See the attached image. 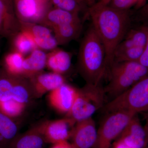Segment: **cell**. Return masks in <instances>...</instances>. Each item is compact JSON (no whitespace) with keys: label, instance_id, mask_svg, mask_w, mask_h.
<instances>
[{"label":"cell","instance_id":"1","mask_svg":"<svg viewBox=\"0 0 148 148\" xmlns=\"http://www.w3.org/2000/svg\"><path fill=\"white\" fill-rule=\"evenodd\" d=\"M87 13L105 47L108 70L113 62L116 49L130 28L131 12L114 8L106 0H99L89 7Z\"/></svg>","mask_w":148,"mask_h":148},{"label":"cell","instance_id":"2","mask_svg":"<svg viewBox=\"0 0 148 148\" xmlns=\"http://www.w3.org/2000/svg\"><path fill=\"white\" fill-rule=\"evenodd\" d=\"M77 68L87 84H100L108 71L105 47L92 25L80 45Z\"/></svg>","mask_w":148,"mask_h":148},{"label":"cell","instance_id":"3","mask_svg":"<svg viewBox=\"0 0 148 148\" xmlns=\"http://www.w3.org/2000/svg\"><path fill=\"white\" fill-rule=\"evenodd\" d=\"M109 69L110 79L104 90L106 93L113 98L128 90L148 75V69L139 61L113 62Z\"/></svg>","mask_w":148,"mask_h":148},{"label":"cell","instance_id":"4","mask_svg":"<svg viewBox=\"0 0 148 148\" xmlns=\"http://www.w3.org/2000/svg\"><path fill=\"white\" fill-rule=\"evenodd\" d=\"M103 112L129 111L137 114L148 112V75L129 88L104 105Z\"/></svg>","mask_w":148,"mask_h":148},{"label":"cell","instance_id":"5","mask_svg":"<svg viewBox=\"0 0 148 148\" xmlns=\"http://www.w3.org/2000/svg\"><path fill=\"white\" fill-rule=\"evenodd\" d=\"M106 94L104 88L99 85L87 84L78 90L77 95L68 117L76 123L92 117L96 111L102 109Z\"/></svg>","mask_w":148,"mask_h":148},{"label":"cell","instance_id":"6","mask_svg":"<svg viewBox=\"0 0 148 148\" xmlns=\"http://www.w3.org/2000/svg\"><path fill=\"white\" fill-rule=\"evenodd\" d=\"M129 111L117 110L107 113L97 130L94 148H110L135 115Z\"/></svg>","mask_w":148,"mask_h":148},{"label":"cell","instance_id":"7","mask_svg":"<svg viewBox=\"0 0 148 148\" xmlns=\"http://www.w3.org/2000/svg\"><path fill=\"white\" fill-rule=\"evenodd\" d=\"M14 11L21 22L40 24L52 4L42 0H12Z\"/></svg>","mask_w":148,"mask_h":148},{"label":"cell","instance_id":"8","mask_svg":"<svg viewBox=\"0 0 148 148\" xmlns=\"http://www.w3.org/2000/svg\"><path fill=\"white\" fill-rule=\"evenodd\" d=\"M76 123L69 118L45 123L39 127L47 143L54 144L71 137Z\"/></svg>","mask_w":148,"mask_h":148},{"label":"cell","instance_id":"9","mask_svg":"<svg viewBox=\"0 0 148 148\" xmlns=\"http://www.w3.org/2000/svg\"><path fill=\"white\" fill-rule=\"evenodd\" d=\"M21 31L12 0H0V37L11 38Z\"/></svg>","mask_w":148,"mask_h":148},{"label":"cell","instance_id":"10","mask_svg":"<svg viewBox=\"0 0 148 148\" xmlns=\"http://www.w3.org/2000/svg\"><path fill=\"white\" fill-rule=\"evenodd\" d=\"M71 137L75 148L94 147L97 141V130L92 117L76 123Z\"/></svg>","mask_w":148,"mask_h":148},{"label":"cell","instance_id":"11","mask_svg":"<svg viewBox=\"0 0 148 148\" xmlns=\"http://www.w3.org/2000/svg\"><path fill=\"white\" fill-rule=\"evenodd\" d=\"M20 23L21 31L27 32L32 36L38 48L51 51L57 48L58 43L50 29L36 23Z\"/></svg>","mask_w":148,"mask_h":148},{"label":"cell","instance_id":"12","mask_svg":"<svg viewBox=\"0 0 148 148\" xmlns=\"http://www.w3.org/2000/svg\"><path fill=\"white\" fill-rule=\"evenodd\" d=\"M128 148H144L147 145L145 132L137 115L132 118L117 138Z\"/></svg>","mask_w":148,"mask_h":148},{"label":"cell","instance_id":"13","mask_svg":"<svg viewBox=\"0 0 148 148\" xmlns=\"http://www.w3.org/2000/svg\"><path fill=\"white\" fill-rule=\"evenodd\" d=\"M78 89L65 83L49 92V103L56 110L62 113H68L77 95Z\"/></svg>","mask_w":148,"mask_h":148},{"label":"cell","instance_id":"14","mask_svg":"<svg viewBox=\"0 0 148 148\" xmlns=\"http://www.w3.org/2000/svg\"><path fill=\"white\" fill-rule=\"evenodd\" d=\"M35 97L40 98L65 83L62 75L56 73H41L29 79Z\"/></svg>","mask_w":148,"mask_h":148},{"label":"cell","instance_id":"15","mask_svg":"<svg viewBox=\"0 0 148 148\" xmlns=\"http://www.w3.org/2000/svg\"><path fill=\"white\" fill-rule=\"evenodd\" d=\"M80 21L82 20L79 14L52 7L40 24L52 30L58 26Z\"/></svg>","mask_w":148,"mask_h":148},{"label":"cell","instance_id":"16","mask_svg":"<svg viewBox=\"0 0 148 148\" xmlns=\"http://www.w3.org/2000/svg\"><path fill=\"white\" fill-rule=\"evenodd\" d=\"M39 126L18 135L8 148H43L46 143Z\"/></svg>","mask_w":148,"mask_h":148},{"label":"cell","instance_id":"17","mask_svg":"<svg viewBox=\"0 0 148 148\" xmlns=\"http://www.w3.org/2000/svg\"><path fill=\"white\" fill-rule=\"evenodd\" d=\"M47 54L43 50L37 48L24 58L22 76L30 79L42 72L46 67Z\"/></svg>","mask_w":148,"mask_h":148},{"label":"cell","instance_id":"18","mask_svg":"<svg viewBox=\"0 0 148 148\" xmlns=\"http://www.w3.org/2000/svg\"><path fill=\"white\" fill-rule=\"evenodd\" d=\"M71 64L70 53L57 48L47 54L46 67L53 73L62 75L69 71Z\"/></svg>","mask_w":148,"mask_h":148},{"label":"cell","instance_id":"19","mask_svg":"<svg viewBox=\"0 0 148 148\" xmlns=\"http://www.w3.org/2000/svg\"><path fill=\"white\" fill-rule=\"evenodd\" d=\"M147 40V32L144 25L142 24L138 27L130 28L115 50H121L134 47L145 49Z\"/></svg>","mask_w":148,"mask_h":148},{"label":"cell","instance_id":"20","mask_svg":"<svg viewBox=\"0 0 148 148\" xmlns=\"http://www.w3.org/2000/svg\"><path fill=\"white\" fill-rule=\"evenodd\" d=\"M82 21L64 24L52 29L58 45L66 44L79 36L82 29Z\"/></svg>","mask_w":148,"mask_h":148},{"label":"cell","instance_id":"21","mask_svg":"<svg viewBox=\"0 0 148 148\" xmlns=\"http://www.w3.org/2000/svg\"><path fill=\"white\" fill-rule=\"evenodd\" d=\"M18 128L13 118L0 112V148H8L18 135Z\"/></svg>","mask_w":148,"mask_h":148},{"label":"cell","instance_id":"22","mask_svg":"<svg viewBox=\"0 0 148 148\" xmlns=\"http://www.w3.org/2000/svg\"><path fill=\"white\" fill-rule=\"evenodd\" d=\"M34 96L32 84L29 79L14 76L12 99L26 105Z\"/></svg>","mask_w":148,"mask_h":148},{"label":"cell","instance_id":"23","mask_svg":"<svg viewBox=\"0 0 148 148\" xmlns=\"http://www.w3.org/2000/svg\"><path fill=\"white\" fill-rule=\"evenodd\" d=\"M24 56L23 54L14 51L5 56L3 59L4 70L14 76H22Z\"/></svg>","mask_w":148,"mask_h":148},{"label":"cell","instance_id":"24","mask_svg":"<svg viewBox=\"0 0 148 148\" xmlns=\"http://www.w3.org/2000/svg\"><path fill=\"white\" fill-rule=\"evenodd\" d=\"M13 45L15 51L23 55L32 52L38 48L32 36L27 32L21 31L13 38Z\"/></svg>","mask_w":148,"mask_h":148},{"label":"cell","instance_id":"25","mask_svg":"<svg viewBox=\"0 0 148 148\" xmlns=\"http://www.w3.org/2000/svg\"><path fill=\"white\" fill-rule=\"evenodd\" d=\"M144 50V48L139 47L116 50L114 53L113 62L139 61Z\"/></svg>","mask_w":148,"mask_h":148},{"label":"cell","instance_id":"26","mask_svg":"<svg viewBox=\"0 0 148 148\" xmlns=\"http://www.w3.org/2000/svg\"><path fill=\"white\" fill-rule=\"evenodd\" d=\"M14 76L8 73L4 69L0 72V102L12 99Z\"/></svg>","mask_w":148,"mask_h":148},{"label":"cell","instance_id":"27","mask_svg":"<svg viewBox=\"0 0 148 148\" xmlns=\"http://www.w3.org/2000/svg\"><path fill=\"white\" fill-rule=\"evenodd\" d=\"M25 104L19 103L13 99L0 102V112L12 118L19 116L25 109Z\"/></svg>","mask_w":148,"mask_h":148},{"label":"cell","instance_id":"28","mask_svg":"<svg viewBox=\"0 0 148 148\" xmlns=\"http://www.w3.org/2000/svg\"><path fill=\"white\" fill-rule=\"evenodd\" d=\"M108 4L114 8L122 10H129L135 7L138 10L146 3L147 0H107Z\"/></svg>","mask_w":148,"mask_h":148},{"label":"cell","instance_id":"29","mask_svg":"<svg viewBox=\"0 0 148 148\" xmlns=\"http://www.w3.org/2000/svg\"><path fill=\"white\" fill-rule=\"evenodd\" d=\"M135 16L136 19L140 22H148V3L137 10Z\"/></svg>","mask_w":148,"mask_h":148},{"label":"cell","instance_id":"30","mask_svg":"<svg viewBox=\"0 0 148 148\" xmlns=\"http://www.w3.org/2000/svg\"><path fill=\"white\" fill-rule=\"evenodd\" d=\"M142 24L144 25L147 32V40L144 53L139 60V62L143 66L148 69V22H144L142 23Z\"/></svg>","mask_w":148,"mask_h":148},{"label":"cell","instance_id":"31","mask_svg":"<svg viewBox=\"0 0 148 148\" xmlns=\"http://www.w3.org/2000/svg\"><path fill=\"white\" fill-rule=\"evenodd\" d=\"M53 145L51 148H75L73 144L69 143L67 140L60 141Z\"/></svg>","mask_w":148,"mask_h":148},{"label":"cell","instance_id":"32","mask_svg":"<svg viewBox=\"0 0 148 148\" xmlns=\"http://www.w3.org/2000/svg\"><path fill=\"white\" fill-rule=\"evenodd\" d=\"M143 113H144V117L145 120V124L144 126V128L145 132L147 145H148V112H145Z\"/></svg>","mask_w":148,"mask_h":148},{"label":"cell","instance_id":"33","mask_svg":"<svg viewBox=\"0 0 148 148\" xmlns=\"http://www.w3.org/2000/svg\"><path fill=\"white\" fill-rule=\"evenodd\" d=\"M42 1H44L46 2L52 4V3H51V0H42Z\"/></svg>","mask_w":148,"mask_h":148},{"label":"cell","instance_id":"34","mask_svg":"<svg viewBox=\"0 0 148 148\" xmlns=\"http://www.w3.org/2000/svg\"><path fill=\"white\" fill-rule=\"evenodd\" d=\"M144 148H148V145H147L146 146V147Z\"/></svg>","mask_w":148,"mask_h":148},{"label":"cell","instance_id":"35","mask_svg":"<svg viewBox=\"0 0 148 148\" xmlns=\"http://www.w3.org/2000/svg\"><path fill=\"white\" fill-rule=\"evenodd\" d=\"M2 69H1V68H0V72H1V71Z\"/></svg>","mask_w":148,"mask_h":148},{"label":"cell","instance_id":"36","mask_svg":"<svg viewBox=\"0 0 148 148\" xmlns=\"http://www.w3.org/2000/svg\"><path fill=\"white\" fill-rule=\"evenodd\" d=\"M1 37H0V39H1Z\"/></svg>","mask_w":148,"mask_h":148},{"label":"cell","instance_id":"37","mask_svg":"<svg viewBox=\"0 0 148 148\" xmlns=\"http://www.w3.org/2000/svg\"><path fill=\"white\" fill-rule=\"evenodd\" d=\"M98 1H99V0H98Z\"/></svg>","mask_w":148,"mask_h":148}]
</instances>
